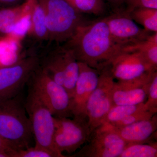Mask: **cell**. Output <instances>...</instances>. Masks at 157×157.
<instances>
[{
    "instance_id": "6da1fadb",
    "label": "cell",
    "mask_w": 157,
    "mask_h": 157,
    "mask_svg": "<svg viewBox=\"0 0 157 157\" xmlns=\"http://www.w3.org/2000/svg\"><path fill=\"white\" fill-rule=\"evenodd\" d=\"M65 45L78 62L100 72L121 51L124 46L113 39L104 18L79 26Z\"/></svg>"
},
{
    "instance_id": "7a4b0ae2",
    "label": "cell",
    "mask_w": 157,
    "mask_h": 157,
    "mask_svg": "<svg viewBox=\"0 0 157 157\" xmlns=\"http://www.w3.org/2000/svg\"><path fill=\"white\" fill-rule=\"evenodd\" d=\"M0 136L16 150L30 147L33 135L21 94L0 104Z\"/></svg>"
},
{
    "instance_id": "3957f363",
    "label": "cell",
    "mask_w": 157,
    "mask_h": 157,
    "mask_svg": "<svg viewBox=\"0 0 157 157\" xmlns=\"http://www.w3.org/2000/svg\"><path fill=\"white\" fill-rule=\"evenodd\" d=\"M42 7L47 25L48 40L66 42L83 23L79 13L64 0H36Z\"/></svg>"
},
{
    "instance_id": "277c9868",
    "label": "cell",
    "mask_w": 157,
    "mask_h": 157,
    "mask_svg": "<svg viewBox=\"0 0 157 157\" xmlns=\"http://www.w3.org/2000/svg\"><path fill=\"white\" fill-rule=\"evenodd\" d=\"M25 106L30 121L35 147L48 151L56 157H62L55 147L54 117L50 109L31 90L25 101Z\"/></svg>"
},
{
    "instance_id": "5b68a950",
    "label": "cell",
    "mask_w": 157,
    "mask_h": 157,
    "mask_svg": "<svg viewBox=\"0 0 157 157\" xmlns=\"http://www.w3.org/2000/svg\"><path fill=\"white\" fill-rule=\"evenodd\" d=\"M29 82L33 91L50 109L56 117H73L71 99L63 86L59 84L40 67L33 74Z\"/></svg>"
},
{
    "instance_id": "8992f818",
    "label": "cell",
    "mask_w": 157,
    "mask_h": 157,
    "mask_svg": "<svg viewBox=\"0 0 157 157\" xmlns=\"http://www.w3.org/2000/svg\"><path fill=\"white\" fill-rule=\"evenodd\" d=\"M40 67L68 92L74 91L79 66L73 52L66 45L60 46L52 52L42 61Z\"/></svg>"
},
{
    "instance_id": "52a82bcc",
    "label": "cell",
    "mask_w": 157,
    "mask_h": 157,
    "mask_svg": "<svg viewBox=\"0 0 157 157\" xmlns=\"http://www.w3.org/2000/svg\"><path fill=\"white\" fill-rule=\"evenodd\" d=\"M39 63V58L33 55L0 68V104L21 94Z\"/></svg>"
},
{
    "instance_id": "ba28073f",
    "label": "cell",
    "mask_w": 157,
    "mask_h": 157,
    "mask_svg": "<svg viewBox=\"0 0 157 157\" xmlns=\"http://www.w3.org/2000/svg\"><path fill=\"white\" fill-rule=\"evenodd\" d=\"M54 144L62 157L63 152H75L88 140L92 132L87 119L54 117Z\"/></svg>"
},
{
    "instance_id": "9c48e42d",
    "label": "cell",
    "mask_w": 157,
    "mask_h": 157,
    "mask_svg": "<svg viewBox=\"0 0 157 157\" xmlns=\"http://www.w3.org/2000/svg\"><path fill=\"white\" fill-rule=\"evenodd\" d=\"M127 145L114 127L104 122L93 130L87 142L71 157H120Z\"/></svg>"
},
{
    "instance_id": "30bf717a",
    "label": "cell",
    "mask_w": 157,
    "mask_h": 157,
    "mask_svg": "<svg viewBox=\"0 0 157 157\" xmlns=\"http://www.w3.org/2000/svg\"><path fill=\"white\" fill-rule=\"evenodd\" d=\"M114 82L108 67L100 71L98 85L89 98L86 109V117L91 132L104 123L113 106L112 93Z\"/></svg>"
},
{
    "instance_id": "8fae6325",
    "label": "cell",
    "mask_w": 157,
    "mask_h": 157,
    "mask_svg": "<svg viewBox=\"0 0 157 157\" xmlns=\"http://www.w3.org/2000/svg\"><path fill=\"white\" fill-rule=\"evenodd\" d=\"M108 67L113 77L117 81L141 79L157 71L138 52L124 48Z\"/></svg>"
},
{
    "instance_id": "7c38bea8",
    "label": "cell",
    "mask_w": 157,
    "mask_h": 157,
    "mask_svg": "<svg viewBox=\"0 0 157 157\" xmlns=\"http://www.w3.org/2000/svg\"><path fill=\"white\" fill-rule=\"evenodd\" d=\"M113 39L125 46L146 39L149 32L141 28L129 14L128 11L117 12L104 17Z\"/></svg>"
},
{
    "instance_id": "4fadbf2b",
    "label": "cell",
    "mask_w": 157,
    "mask_h": 157,
    "mask_svg": "<svg viewBox=\"0 0 157 157\" xmlns=\"http://www.w3.org/2000/svg\"><path fill=\"white\" fill-rule=\"evenodd\" d=\"M79 73L71 100L73 117L85 118L88 100L98 85L100 73L88 65L78 62Z\"/></svg>"
},
{
    "instance_id": "5bb4252c",
    "label": "cell",
    "mask_w": 157,
    "mask_h": 157,
    "mask_svg": "<svg viewBox=\"0 0 157 157\" xmlns=\"http://www.w3.org/2000/svg\"><path fill=\"white\" fill-rule=\"evenodd\" d=\"M152 74L137 80L114 82L112 93L113 106L144 103L147 98L149 83Z\"/></svg>"
},
{
    "instance_id": "9a60e30c",
    "label": "cell",
    "mask_w": 157,
    "mask_h": 157,
    "mask_svg": "<svg viewBox=\"0 0 157 157\" xmlns=\"http://www.w3.org/2000/svg\"><path fill=\"white\" fill-rule=\"evenodd\" d=\"M114 128L127 145L151 143L153 142L151 141L152 139L157 135V114L148 119L121 128Z\"/></svg>"
},
{
    "instance_id": "2e32d148",
    "label": "cell",
    "mask_w": 157,
    "mask_h": 157,
    "mask_svg": "<svg viewBox=\"0 0 157 157\" xmlns=\"http://www.w3.org/2000/svg\"><path fill=\"white\" fill-rule=\"evenodd\" d=\"M33 0H26L18 6L0 8V38L14 31L15 27L29 13Z\"/></svg>"
},
{
    "instance_id": "e0dca14e",
    "label": "cell",
    "mask_w": 157,
    "mask_h": 157,
    "mask_svg": "<svg viewBox=\"0 0 157 157\" xmlns=\"http://www.w3.org/2000/svg\"><path fill=\"white\" fill-rule=\"evenodd\" d=\"M27 35L38 41L48 40L45 14L36 0H33L30 11V23Z\"/></svg>"
},
{
    "instance_id": "ac0fdd59",
    "label": "cell",
    "mask_w": 157,
    "mask_h": 157,
    "mask_svg": "<svg viewBox=\"0 0 157 157\" xmlns=\"http://www.w3.org/2000/svg\"><path fill=\"white\" fill-rule=\"evenodd\" d=\"M21 43L9 35L0 38V68L13 64L20 59Z\"/></svg>"
},
{
    "instance_id": "d6986e66",
    "label": "cell",
    "mask_w": 157,
    "mask_h": 157,
    "mask_svg": "<svg viewBox=\"0 0 157 157\" xmlns=\"http://www.w3.org/2000/svg\"><path fill=\"white\" fill-rule=\"evenodd\" d=\"M124 48L137 51L155 69L157 68V33L146 39L124 46Z\"/></svg>"
},
{
    "instance_id": "ffe728a7",
    "label": "cell",
    "mask_w": 157,
    "mask_h": 157,
    "mask_svg": "<svg viewBox=\"0 0 157 157\" xmlns=\"http://www.w3.org/2000/svg\"><path fill=\"white\" fill-rule=\"evenodd\" d=\"M127 11L132 19L145 30L157 33V9L136 8Z\"/></svg>"
},
{
    "instance_id": "44dd1931",
    "label": "cell",
    "mask_w": 157,
    "mask_h": 157,
    "mask_svg": "<svg viewBox=\"0 0 157 157\" xmlns=\"http://www.w3.org/2000/svg\"><path fill=\"white\" fill-rule=\"evenodd\" d=\"M79 13L100 15L105 10L103 0H64Z\"/></svg>"
},
{
    "instance_id": "7402d4cb",
    "label": "cell",
    "mask_w": 157,
    "mask_h": 157,
    "mask_svg": "<svg viewBox=\"0 0 157 157\" xmlns=\"http://www.w3.org/2000/svg\"><path fill=\"white\" fill-rule=\"evenodd\" d=\"M157 141L127 145L120 157H157Z\"/></svg>"
},
{
    "instance_id": "603a6c76",
    "label": "cell",
    "mask_w": 157,
    "mask_h": 157,
    "mask_svg": "<svg viewBox=\"0 0 157 157\" xmlns=\"http://www.w3.org/2000/svg\"><path fill=\"white\" fill-rule=\"evenodd\" d=\"M144 109H148L144 106V103L136 105L113 106L106 115L104 123L112 124L132 113Z\"/></svg>"
},
{
    "instance_id": "cb8c5ba5",
    "label": "cell",
    "mask_w": 157,
    "mask_h": 157,
    "mask_svg": "<svg viewBox=\"0 0 157 157\" xmlns=\"http://www.w3.org/2000/svg\"><path fill=\"white\" fill-rule=\"evenodd\" d=\"M155 114H157L156 113L148 109H144L132 113L126 117L123 118L121 120L109 124L115 128H121L135 123L139 121L148 119L152 117Z\"/></svg>"
},
{
    "instance_id": "d4e9b609",
    "label": "cell",
    "mask_w": 157,
    "mask_h": 157,
    "mask_svg": "<svg viewBox=\"0 0 157 157\" xmlns=\"http://www.w3.org/2000/svg\"><path fill=\"white\" fill-rule=\"evenodd\" d=\"M144 103L147 109L157 112V72L152 75L149 83L147 98Z\"/></svg>"
},
{
    "instance_id": "484cf974",
    "label": "cell",
    "mask_w": 157,
    "mask_h": 157,
    "mask_svg": "<svg viewBox=\"0 0 157 157\" xmlns=\"http://www.w3.org/2000/svg\"><path fill=\"white\" fill-rule=\"evenodd\" d=\"M12 157H56L53 153L48 151L34 146L15 151L12 155Z\"/></svg>"
},
{
    "instance_id": "4316f807",
    "label": "cell",
    "mask_w": 157,
    "mask_h": 157,
    "mask_svg": "<svg viewBox=\"0 0 157 157\" xmlns=\"http://www.w3.org/2000/svg\"><path fill=\"white\" fill-rule=\"evenodd\" d=\"M130 3L128 10L136 8L157 9V0H128Z\"/></svg>"
},
{
    "instance_id": "83f0119b",
    "label": "cell",
    "mask_w": 157,
    "mask_h": 157,
    "mask_svg": "<svg viewBox=\"0 0 157 157\" xmlns=\"http://www.w3.org/2000/svg\"><path fill=\"white\" fill-rule=\"evenodd\" d=\"M16 150L9 141L0 136V151L7 154L9 157H12V153Z\"/></svg>"
},
{
    "instance_id": "f1b7e54d",
    "label": "cell",
    "mask_w": 157,
    "mask_h": 157,
    "mask_svg": "<svg viewBox=\"0 0 157 157\" xmlns=\"http://www.w3.org/2000/svg\"><path fill=\"white\" fill-rule=\"evenodd\" d=\"M26 0H0V6L2 7H12L18 6Z\"/></svg>"
},
{
    "instance_id": "f546056e",
    "label": "cell",
    "mask_w": 157,
    "mask_h": 157,
    "mask_svg": "<svg viewBox=\"0 0 157 157\" xmlns=\"http://www.w3.org/2000/svg\"><path fill=\"white\" fill-rule=\"evenodd\" d=\"M106 1H108L109 2L118 4V3L124 2L125 1H128V0H106Z\"/></svg>"
},
{
    "instance_id": "4dcf8cb0",
    "label": "cell",
    "mask_w": 157,
    "mask_h": 157,
    "mask_svg": "<svg viewBox=\"0 0 157 157\" xmlns=\"http://www.w3.org/2000/svg\"><path fill=\"white\" fill-rule=\"evenodd\" d=\"M0 157H9V156L7 154L3 152L0 151Z\"/></svg>"
},
{
    "instance_id": "1f68e13d",
    "label": "cell",
    "mask_w": 157,
    "mask_h": 157,
    "mask_svg": "<svg viewBox=\"0 0 157 157\" xmlns=\"http://www.w3.org/2000/svg\"><path fill=\"white\" fill-rule=\"evenodd\" d=\"M2 8V7L1 6H0V8Z\"/></svg>"
}]
</instances>
